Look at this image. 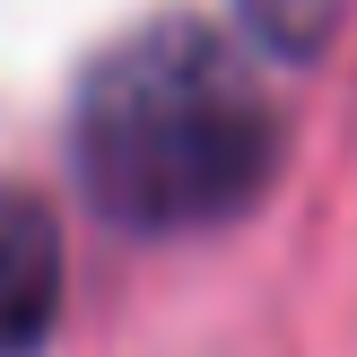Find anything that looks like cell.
Segmentation results:
<instances>
[{
  "label": "cell",
  "mask_w": 357,
  "mask_h": 357,
  "mask_svg": "<svg viewBox=\"0 0 357 357\" xmlns=\"http://www.w3.org/2000/svg\"><path fill=\"white\" fill-rule=\"evenodd\" d=\"M331 9L340 0H244V26L261 44H279V52H314L331 35Z\"/></svg>",
  "instance_id": "3957f363"
},
{
  "label": "cell",
  "mask_w": 357,
  "mask_h": 357,
  "mask_svg": "<svg viewBox=\"0 0 357 357\" xmlns=\"http://www.w3.org/2000/svg\"><path fill=\"white\" fill-rule=\"evenodd\" d=\"M288 114L209 17H149L87 61L70 166L96 218L131 236H209L271 201Z\"/></svg>",
  "instance_id": "6da1fadb"
},
{
  "label": "cell",
  "mask_w": 357,
  "mask_h": 357,
  "mask_svg": "<svg viewBox=\"0 0 357 357\" xmlns=\"http://www.w3.org/2000/svg\"><path fill=\"white\" fill-rule=\"evenodd\" d=\"M61 227L44 192L0 183V357H44L61 331Z\"/></svg>",
  "instance_id": "7a4b0ae2"
}]
</instances>
